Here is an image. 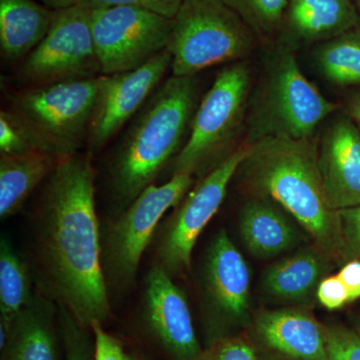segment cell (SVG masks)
I'll list each match as a JSON object with an SVG mask.
<instances>
[{
	"label": "cell",
	"mask_w": 360,
	"mask_h": 360,
	"mask_svg": "<svg viewBox=\"0 0 360 360\" xmlns=\"http://www.w3.org/2000/svg\"><path fill=\"white\" fill-rule=\"evenodd\" d=\"M99 75L90 9L79 4L56 11L49 32L18 70L20 82L28 86Z\"/></svg>",
	"instance_id": "obj_9"
},
{
	"label": "cell",
	"mask_w": 360,
	"mask_h": 360,
	"mask_svg": "<svg viewBox=\"0 0 360 360\" xmlns=\"http://www.w3.org/2000/svg\"><path fill=\"white\" fill-rule=\"evenodd\" d=\"M172 20L167 49L174 77L240 61L255 47V33L222 0H186Z\"/></svg>",
	"instance_id": "obj_6"
},
{
	"label": "cell",
	"mask_w": 360,
	"mask_h": 360,
	"mask_svg": "<svg viewBox=\"0 0 360 360\" xmlns=\"http://www.w3.org/2000/svg\"><path fill=\"white\" fill-rule=\"evenodd\" d=\"M58 307V328L65 360H94V340L91 329L85 328L65 307Z\"/></svg>",
	"instance_id": "obj_27"
},
{
	"label": "cell",
	"mask_w": 360,
	"mask_h": 360,
	"mask_svg": "<svg viewBox=\"0 0 360 360\" xmlns=\"http://www.w3.org/2000/svg\"><path fill=\"white\" fill-rule=\"evenodd\" d=\"M32 151L45 153L44 146L37 135L11 110H1L0 155H21Z\"/></svg>",
	"instance_id": "obj_26"
},
{
	"label": "cell",
	"mask_w": 360,
	"mask_h": 360,
	"mask_svg": "<svg viewBox=\"0 0 360 360\" xmlns=\"http://www.w3.org/2000/svg\"><path fill=\"white\" fill-rule=\"evenodd\" d=\"M193 175L172 174L161 186H148L101 231L103 265L108 288L134 283L144 251L168 210L176 207L193 186Z\"/></svg>",
	"instance_id": "obj_8"
},
{
	"label": "cell",
	"mask_w": 360,
	"mask_h": 360,
	"mask_svg": "<svg viewBox=\"0 0 360 360\" xmlns=\"http://www.w3.org/2000/svg\"><path fill=\"white\" fill-rule=\"evenodd\" d=\"M323 264L315 251L296 253L267 269L264 278L265 290L281 300H302L319 283Z\"/></svg>",
	"instance_id": "obj_23"
},
{
	"label": "cell",
	"mask_w": 360,
	"mask_h": 360,
	"mask_svg": "<svg viewBox=\"0 0 360 360\" xmlns=\"http://www.w3.org/2000/svg\"><path fill=\"white\" fill-rule=\"evenodd\" d=\"M243 243L252 255L271 257L290 250L297 233L283 212L265 198L250 201L240 217Z\"/></svg>",
	"instance_id": "obj_21"
},
{
	"label": "cell",
	"mask_w": 360,
	"mask_h": 360,
	"mask_svg": "<svg viewBox=\"0 0 360 360\" xmlns=\"http://www.w3.org/2000/svg\"><path fill=\"white\" fill-rule=\"evenodd\" d=\"M198 103L195 75H172L135 116L108 165L115 215L155 184L163 168L179 155Z\"/></svg>",
	"instance_id": "obj_3"
},
{
	"label": "cell",
	"mask_w": 360,
	"mask_h": 360,
	"mask_svg": "<svg viewBox=\"0 0 360 360\" xmlns=\"http://www.w3.org/2000/svg\"><path fill=\"white\" fill-rule=\"evenodd\" d=\"M56 11L34 0H0V49L8 61L25 59L41 42Z\"/></svg>",
	"instance_id": "obj_19"
},
{
	"label": "cell",
	"mask_w": 360,
	"mask_h": 360,
	"mask_svg": "<svg viewBox=\"0 0 360 360\" xmlns=\"http://www.w3.org/2000/svg\"><path fill=\"white\" fill-rule=\"evenodd\" d=\"M359 23L354 0H290L281 32L295 49L335 39Z\"/></svg>",
	"instance_id": "obj_17"
},
{
	"label": "cell",
	"mask_w": 360,
	"mask_h": 360,
	"mask_svg": "<svg viewBox=\"0 0 360 360\" xmlns=\"http://www.w3.org/2000/svg\"><path fill=\"white\" fill-rule=\"evenodd\" d=\"M206 302V345L234 336L245 326L250 309V276L248 264L225 231L208 250L203 269Z\"/></svg>",
	"instance_id": "obj_12"
},
{
	"label": "cell",
	"mask_w": 360,
	"mask_h": 360,
	"mask_svg": "<svg viewBox=\"0 0 360 360\" xmlns=\"http://www.w3.org/2000/svg\"><path fill=\"white\" fill-rule=\"evenodd\" d=\"M94 340V360H127L122 342L103 328V324L96 321L90 326Z\"/></svg>",
	"instance_id": "obj_32"
},
{
	"label": "cell",
	"mask_w": 360,
	"mask_h": 360,
	"mask_svg": "<svg viewBox=\"0 0 360 360\" xmlns=\"http://www.w3.org/2000/svg\"><path fill=\"white\" fill-rule=\"evenodd\" d=\"M186 0H78L77 4L89 9L110 6H132L174 20Z\"/></svg>",
	"instance_id": "obj_30"
},
{
	"label": "cell",
	"mask_w": 360,
	"mask_h": 360,
	"mask_svg": "<svg viewBox=\"0 0 360 360\" xmlns=\"http://www.w3.org/2000/svg\"><path fill=\"white\" fill-rule=\"evenodd\" d=\"M315 63L324 78L336 86H360V23L335 39L322 42Z\"/></svg>",
	"instance_id": "obj_24"
},
{
	"label": "cell",
	"mask_w": 360,
	"mask_h": 360,
	"mask_svg": "<svg viewBox=\"0 0 360 360\" xmlns=\"http://www.w3.org/2000/svg\"><path fill=\"white\" fill-rule=\"evenodd\" d=\"M355 329H356L357 333H359V335H360V323H359V326H357L356 328H355Z\"/></svg>",
	"instance_id": "obj_39"
},
{
	"label": "cell",
	"mask_w": 360,
	"mask_h": 360,
	"mask_svg": "<svg viewBox=\"0 0 360 360\" xmlns=\"http://www.w3.org/2000/svg\"><path fill=\"white\" fill-rule=\"evenodd\" d=\"M250 340L257 354L270 360H326V328L298 309L262 312Z\"/></svg>",
	"instance_id": "obj_15"
},
{
	"label": "cell",
	"mask_w": 360,
	"mask_h": 360,
	"mask_svg": "<svg viewBox=\"0 0 360 360\" xmlns=\"http://www.w3.org/2000/svg\"><path fill=\"white\" fill-rule=\"evenodd\" d=\"M41 151L21 155H0V217L20 212L34 189L60 162Z\"/></svg>",
	"instance_id": "obj_20"
},
{
	"label": "cell",
	"mask_w": 360,
	"mask_h": 360,
	"mask_svg": "<svg viewBox=\"0 0 360 360\" xmlns=\"http://www.w3.org/2000/svg\"><path fill=\"white\" fill-rule=\"evenodd\" d=\"M236 174L255 196L274 200L292 215L323 255H341L338 210L326 198L312 137L253 142Z\"/></svg>",
	"instance_id": "obj_2"
},
{
	"label": "cell",
	"mask_w": 360,
	"mask_h": 360,
	"mask_svg": "<svg viewBox=\"0 0 360 360\" xmlns=\"http://www.w3.org/2000/svg\"><path fill=\"white\" fill-rule=\"evenodd\" d=\"M319 165L329 205H360V129L349 116L333 120L321 135Z\"/></svg>",
	"instance_id": "obj_16"
},
{
	"label": "cell",
	"mask_w": 360,
	"mask_h": 360,
	"mask_svg": "<svg viewBox=\"0 0 360 360\" xmlns=\"http://www.w3.org/2000/svg\"><path fill=\"white\" fill-rule=\"evenodd\" d=\"M58 307L35 288L14 319L0 360H58Z\"/></svg>",
	"instance_id": "obj_18"
},
{
	"label": "cell",
	"mask_w": 360,
	"mask_h": 360,
	"mask_svg": "<svg viewBox=\"0 0 360 360\" xmlns=\"http://www.w3.org/2000/svg\"><path fill=\"white\" fill-rule=\"evenodd\" d=\"M172 66L167 49L135 70L98 77L96 108L90 122L87 143L96 153L141 111L162 84Z\"/></svg>",
	"instance_id": "obj_13"
},
{
	"label": "cell",
	"mask_w": 360,
	"mask_h": 360,
	"mask_svg": "<svg viewBox=\"0 0 360 360\" xmlns=\"http://www.w3.org/2000/svg\"><path fill=\"white\" fill-rule=\"evenodd\" d=\"M91 153L61 160L45 181L32 220L37 290L89 328L110 316Z\"/></svg>",
	"instance_id": "obj_1"
},
{
	"label": "cell",
	"mask_w": 360,
	"mask_h": 360,
	"mask_svg": "<svg viewBox=\"0 0 360 360\" xmlns=\"http://www.w3.org/2000/svg\"><path fill=\"white\" fill-rule=\"evenodd\" d=\"M127 360H139V359H137L136 357L132 356V355L129 354V356H127Z\"/></svg>",
	"instance_id": "obj_38"
},
{
	"label": "cell",
	"mask_w": 360,
	"mask_h": 360,
	"mask_svg": "<svg viewBox=\"0 0 360 360\" xmlns=\"http://www.w3.org/2000/svg\"><path fill=\"white\" fill-rule=\"evenodd\" d=\"M251 32L270 37L281 32L290 0H222Z\"/></svg>",
	"instance_id": "obj_25"
},
{
	"label": "cell",
	"mask_w": 360,
	"mask_h": 360,
	"mask_svg": "<svg viewBox=\"0 0 360 360\" xmlns=\"http://www.w3.org/2000/svg\"><path fill=\"white\" fill-rule=\"evenodd\" d=\"M101 75L135 70L165 51L174 20L132 6L90 9Z\"/></svg>",
	"instance_id": "obj_10"
},
{
	"label": "cell",
	"mask_w": 360,
	"mask_h": 360,
	"mask_svg": "<svg viewBox=\"0 0 360 360\" xmlns=\"http://www.w3.org/2000/svg\"><path fill=\"white\" fill-rule=\"evenodd\" d=\"M98 77L28 86L9 96V110L30 127L45 153L58 160L77 155L89 137Z\"/></svg>",
	"instance_id": "obj_7"
},
{
	"label": "cell",
	"mask_w": 360,
	"mask_h": 360,
	"mask_svg": "<svg viewBox=\"0 0 360 360\" xmlns=\"http://www.w3.org/2000/svg\"><path fill=\"white\" fill-rule=\"evenodd\" d=\"M355 4H356L357 8H359L360 13V0H354Z\"/></svg>",
	"instance_id": "obj_37"
},
{
	"label": "cell",
	"mask_w": 360,
	"mask_h": 360,
	"mask_svg": "<svg viewBox=\"0 0 360 360\" xmlns=\"http://www.w3.org/2000/svg\"><path fill=\"white\" fill-rule=\"evenodd\" d=\"M317 298L329 310L340 309L350 302L347 288L338 274L322 279L317 286Z\"/></svg>",
	"instance_id": "obj_33"
},
{
	"label": "cell",
	"mask_w": 360,
	"mask_h": 360,
	"mask_svg": "<svg viewBox=\"0 0 360 360\" xmlns=\"http://www.w3.org/2000/svg\"><path fill=\"white\" fill-rule=\"evenodd\" d=\"M32 270L6 238L0 241V333L9 335L14 319L32 298Z\"/></svg>",
	"instance_id": "obj_22"
},
{
	"label": "cell",
	"mask_w": 360,
	"mask_h": 360,
	"mask_svg": "<svg viewBox=\"0 0 360 360\" xmlns=\"http://www.w3.org/2000/svg\"><path fill=\"white\" fill-rule=\"evenodd\" d=\"M357 124H359V129H360V122H356Z\"/></svg>",
	"instance_id": "obj_40"
},
{
	"label": "cell",
	"mask_w": 360,
	"mask_h": 360,
	"mask_svg": "<svg viewBox=\"0 0 360 360\" xmlns=\"http://www.w3.org/2000/svg\"><path fill=\"white\" fill-rule=\"evenodd\" d=\"M243 143L212 172L205 174L184 196L161 233L156 248V264L167 274L191 269L196 241L224 202L229 182L248 155Z\"/></svg>",
	"instance_id": "obj_11"
},
{
	"label": "cell",
	"mask_w": 360,
	"mask_h": 360,
	"mask_svg": "<svg viewBox=\"0 0 360 360\" xmlns=\"http://www.w3.org/2000/svg\"><path fill=\"white\" fill-rule=\"evenodd\" d=\"M193 360H259L257 352L248 338L234 335L215 341L203 348Z\"/></svg>",
	"instance_id": "obj_29"
},
{
	"label": "cell",
	"mask_w": 360,
	"mask_h": 360,
	"mask_svg": "<svg viewBox=\"0 0 360 360\" xmlns=\"http://www.w3.org/2000/svg\"><path fill=\"white\" fill-rule=\"evenodd\" d=\"M326 360H360V335L356 329L326 328Z\"/></svg>",
	"instance_id": "obj_28"
},
{
	"label": "cell",
	"mask_w": 360,
	"mask_h": 360,
	"mask_svg": "<svg viewBox=\"0 0 360 360\" xmlns=\"http://www.w3.org/2000/svg\"><path fill=\"white\" fill-rule=\"evenodd\" d=\"M347 115L354 122H360V89L348 101Z\"/></svg>",
	"instance_id": "obj_35"
},
{
	"label": "cell",
	"mask_w": 360,
	"mask_h": 360,
	"mask_svg": "<svg viewBox=\"0 0 360 360\" xmlns=\"http://www.w3.org/2000/svg\"><path fill=\"white\" fill-rule=\"evenodd\" d=\"M143 319L149 335L170 360H193L202 352L186 295L158 265L144 281Z\"/></svg>",
	"instance_id": "obj_14"
},
{
	"label": "cell",
	"mask_w": 360,
	"mask_h": 360,
	"mask_svg": "<svg viewBox=\"0 0 360 360\" xmlns=\"http://www.w3.org/2000/svg\"><path fill=\"white\" fill-rule=\"evenodd\" d=\"M250 70L243 61L225 66L201 99L172 174H207L236 148L250 96Z\"/></svg>",
	"instance_id": "obj_5"
},
{
	"label": "cell",
	"mask_w": 360,
	"mask_h": 360,
	"mask_svg": "<svg viewBox=\"0 0 360 360\" xmlns=\"http://www.w3.org/2000/svg\"><path fill=\"white\" fill-rule=\"evenodd\" d=\"M338 276H340L349 295L350 302L360 298V260L352 259L348 262Z\"/></svg>",
	"instance_id": "obj_34"
},
{
	"label": "cell",
	"mask_w": 360,
	"mask_h": 360,
	"mask_svg": "<svg viewBox=\"0 0 360 360\" xmlns=\"http://www.w3.org/2000/svg\"><path fill=\"white\" fill-rule=\"evenodd\" d=\"M342 250L341 257L347 259L360 257V205L338 210Z\"/></svg>",
	"instance_id": "obj_31"
},
{
	"label": "cell",
	"mask_w": 360,
	"mask_h": 360,
	"mask_svg": "<svg viewBox=\"0 0 360 360\" xmlns=\"http://www.w3.org/2000/svg\"><path fill=\"white\" fill-rule=\"evenodd\" d=\"M293 51L281 42L267 53L248 101L246 143L266 137L311 139L317 127L338 110V104L303 75Z\"/></svg>",
	"instance_id": "obj_4"
},
{
	"label": "cell",
	"mask_w": 360,
	"mask_h": 360,
	"mask_svg": "<svg viewBox=\"0 0 360 360\" xmlns=\"http://www.w3.org/2000/svg\"><path fill=\"white\" fill-rule=\"evenodd\" d=\"M39 1L52 11H60V9L77 6L78 0H39Z\"/></svg>",
	"instance_id": "obj_36"
}]
</instances>
